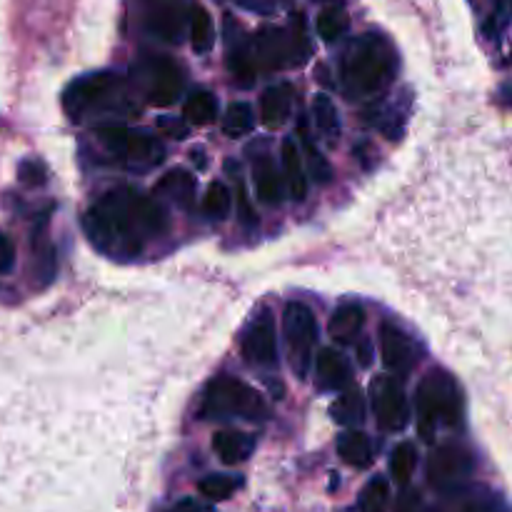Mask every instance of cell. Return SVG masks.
<instances>
[{"mask_svg":"<svg viewBox=\"0 0 512 512\" xmlns=\"http://www.w3.org/2000/svg\"><path fill=\"white\" fill-rule=\"evenodd\" d=\"M155 195H163L180 208L190 210L198 198V185H195L193 175L185 173V170H168L155 185Z\"/></svg>","mask_w":512,"mask_h":512,"instance_id":"ffe728a7","label":"cell"},{"mask_svg":"<svg viewBox=\"0 0 512 512\" xmlns=\"http://www.w3.org/2000/svg\"><path fill=\"white\" fill-rule=\"evenodd\" d=\"M163 512H215V510L210 508V505L200 503V500H195V498H183V500H178V503L170 505V508L163 510Z\"/></svg>","mask_w":512,"mask_h":512,"instance_id":"ab89813d","label":"cell"},{"mask_svg":"<svg viewBox=\"0 0 512 512\" xmlns=\"http://www.w3.org/2000/svg\"><path fill=\"white\" fill-rule=\"evenodd\" d=\"M253 185L255 198L263 205H280L288 193V183L285 175L280 173L278 165L270 158H258L253 165Z\"/></svg>","mask_w":512,"mask_h":512,"instance_id":"9a60e30c","label":"cell"},{"mask_svg":"<svg viewBox=\"0 0 512 512\" xmlns=\"http://www.w3.org/2000/svg\"><path fill=\"white\" fill-rule=\"evenodd\" d=\"M15 268V243L10 235L0 233V275H8Z\"/></svg>","mask_w":512,"mask_h":512,"instance_id":"8d00e7d4","label":"cell"},{"mask_svg":"<svg viewBox=\"0 0 512 512\" xmlns=\"http://www.w3.org/2000/svg\"><path fill=\"white\" fill-rule=\"evenodd\" d=\"M418 465V450L413 443H400L390 455V475L398 485H408Z\"/></svg>","mask_w":512,"mask_h":512,"instance_id":"d6a6232c","label":"cell"},{"mask_svg":"<svg viewBox=\"0 0 512 512\" xmlns=\"http://www.w3.org/2000/svg\"><path fill=\"white\" fill-rule=\"evenodd\" d=\"M510 10H512V0H510Z\"/></svg>","mask_w":512,"mask_h":512,"instance_id":"7bdbcfd3","label":"cell"},{"mask_svg":"<svg viewBox=\"0 0 512 512\" xmlns=\"http://www.w3.org/2000/svg\"><path fill=\"white\" fill-rule=\"evenodd\" d=\"M240 353L245 363L253 368L273 370L278 365V335H275V318L268 310H260L240 338Z\"/></svg>","mask_w":512,"mask_h":512,"instance_id":"8fae6325","label":"cell"},{"mask_svg":"<svg viewBox=\"0 0 512 512\" xmlns=\"http://www.w3.org/2000/svg\"><path fill=\"white\" fill-rule=\"evenodd\" d=\"M95 135L120 165L138 173H148L165 160V145L160 143V138H153L143 130L125 128V125H100Z\"/></svg>","mask_w":512,"mask_h":512,"instance_id":"5b68a950","label":"cell"},{"mask_svg":"<svg viewBox=\"0 0 512 512\" xmlns=\"http://www.w3.org/2000/svg\"><path fill=\"white\" fill-rule=\"evenodd\" d=\"M158 128L163 130L165 135H170V138H188V123H183V120L178 118H160L158 120Z\"/></svg>","mask_w":512,"mask_h":512,"instance_id":"f35d334b","label":"cell"},{"mask_svg":"<svg viewBox=\"0 0 512 512\" xmlns=\"http://www.w3.org/2000/svg\"><path fill=\"white\" fill-rule=\"evenodd\" d=\"M20 180H23V183H28V185L45 183L43 165H40L38 160H25V163L20 165Z\"/></svg>","mask_w":512,"mask_h":512,"instance_id":"74e56055","label":"cell"},{"mask_svg":"<svg viewBox=\"0 0 512 512\" xmlns=\"http://www.w3.org/2000/svg\"><path fill=\"white\" fill-rule=\"evenodd\" d=\"M255 435L243 433V430H218L213 435V450L225 465H240L255 453Z\"/></svg>","mask_w":512,"mask_h":512,"instance_id":"e0dca14e","label":"cell"},{"mask_svg":"<svg viewBox=\"0 0 512 512\" xmlns=\"http://www.w3.org/2000/svg\"><path fill=\"white\" fill-rule=\"evenodd\" d=\"M440 512H512L498 495L478 488H463L448 495V505Z\"/></svg>","mask_w":512,"mask_h":512,"instance_id":"d6986e66","label":"cell"},{"mask_svg":"<svg viewBox=\"0 0 512 512\" xmlns=\"http://www.w3.org/2000/svg\"><path fill=\"white\" fill-rule=\"evenodd\" d=\"M218 118V98L210 90L198 88L185 98L183 120L188 125H210Z\"/></svg>","mask_w":512,"mask_h":512,"instance_id":"484cf974","label":"cell"},{"mask_svg":"<svg viewBox=\"0 0 512 512\" xmlns=\"http://www.w3.org/2000/svg\"><path fill=\"white\" fill-rule=\"evenodd\" d=\"M235 193H238V218L243 220V223L248 225V228L258 225V213H255V208H253V205H250L248 193H245L243 180H235Z\"/></svg>","mask_w":512,"mask_h":512,"instance_id":"d590c367","label":"cell"},{"mask_svg":"<svg viewBox=\"0 0 512 512\" xmlns=\"http://www.w3.org/2000/svg\"><path fill=\"white\" fill-rule=\"evenodd\" d=\"M390 483L385 478H373L360 493V512H388Z\"/></svg>","mask_w":512,"mask_h":512,"instance_id":"836d02e7","label":"cell"},{"mask_svg":"<svg viewBox=\"0 0 512 512\" xmlns=\"http://www.w3.org/2000/svg\"><path fill=\"white\" fill-rule=\"evenodd\" d=\"M255 113L248 103H233L223 115V133L230 138H245L253 133Z\"/></svg>","mask_w":512,"mask_h":512,"instance_id":"f546056e","label":"cell"},{"mask_svg":"<svg viewBox=\"0 0 512 512\" xmlns=\"http://www.w3.org/2000/svg\"><path fill=\"white\" fill-rule=\"evenodd\" d=\"M253 55L258 70H283L288 65H300L308 60L310 55V43L305 38L303 28H275V25H268V28L258 30V35L253 38Z\"/></svg>","mask_w":512,"mask_h":512,"instance_id":"8992f818","label":"cell"},{"mask_svg":"<svg viewBox=\"0 0 512 512\" xmlns=\"http://www.w3.org/2000/svg\"><path fill=\"white\" fill-rule=\"evenodd\" d=\"M418 355V343L403 328L393 323L380 325V358H383L385 368L390 373L398 375V378L410 375L415 365H418Z\"/></svg>","mask_w":512,"mask_h":512,"instance_id":"7c38bea8","label":"cell"},{"mask_svg":"<svg viewBox=\"0 0 512 512\" xmlns=\"http://www.w3.org/2000/svg\"><path fill=\"white\" fill-rule=\"evenodd\" d=\"M313 120L315 128L325 135L328 140H335L340 135V115L338 108H335L333 98H328L325 93H318L313 100Z\"/></svg>","mask_w":512,"mask_h":512,"instance_id":"83f0119b","label":"cell"},{"mask_svg":"<svg viewBox=\"0 0 512 512\" xmlns=\"http://www.w3.org/2000/svg\"><path fill=\"white\" fill-rule=\"evenodd\" d=\"M188 20L190 15L183 13L180 3H158V8H153L150 13L148 23L158 38L168 40V43H180L185 28H188Z\"/></svg>","mask_w":512,"mask_h":512,"instance_id":"ac0fdd59","label":"cell"},{"mask_svg":"<svg viewBox=\"0 0 512 512\" xmlns=\"http://www.w3.org/2000/svg\"><path fill=\"white\" fill-rule=\"evenodd\" d=\"M230 208H233V195H230L228 185L220 183V180H213V183L208 185V190H205L203 213L208 215L210 220H225Z\"/></svg>","mask_w":512,"mask_h":512,"instance_id":"1f68e13d","label":"cell"},{"mask_svg":"<svg viewBox=\"0 0 512 512\" xmlns=\"http://www.w3.org/2000/svg\"><path fill=\"white\" fill-rule=\"evenodd\" d=\"M300 138H303L305 155H308V178L318 180V183H328V180L333 178V168H330L328 160L323 158V153L315 148L313 140L308 138V133H305V125H300Z\"/></svg>","mask_w":512,"mask_h":512,"instance_id":"e575fe53","label":"cell"},{"mask_svg":"<svg viewBox=\"0 0 512 512\" xmlns=\"http://www.w3.org/2000/svg\"><path fill=\"white\" fill-rule=\"evenodd\" d=\"M283 338L293 373L298 378H308L310 365L315 363V345H318V320L308 305L298 300L285 305Z\"/></svg>","mask_w":512,"mask_h":512,"instance_id":"52a82bcc","label":"cell"},{"mask_svg":"<svg viewBox=\"0 0 512 512\" xmlns=\"http://www.w3.org/2000/svg\"><path fill=\"white\" fill-rule=\"evenodd\" d=\"M413 505H418V500H415V495H405L403 503H400L398 512H415Z\"/></svg>","mask_w":512,"mask_h":512,"instance_id":"60d3db41","label":"cell"},{"mask_svg":"<svg viewBox=\"0 0 512 512\" xmlns=\"http://www.w3.org/2000/svg\"><path fill=\"white\" fill-rule=\"evenodd\" d=\"M420 430L425 440H433L438 428H458L463 423V395L448 370H430L415 393Z\"/></svg>","mask_w":512,"mask_h":512,"instance_id":"3957f363","label":"cell"},{"mask_svg":"<svg viewBox=\"0 0 512 512\" xmlns=\"http://www.w3.org/2000/svg\"><path fill=\"white\" fill-rule=\"evenodd\" d=\"M350 365L335 348H323L315 355V385L323 393H343L350 388Z\"/></svg>","mask_w":512,"mask_h":512,"instance_id":"5bb4252c","label":"cell"},{"mask_svg":"<svg viewBox=\"0 0 512 512\" xmlns=\"http://www.w3.org/2000/svg\"><path fill=\"white\" fill-rule=\"evenodd\" d=\"M120 90V78L110 70L103 73H90L83 78L73 80L63 93V110L70 120H83L85 115L105 108L108 100Z\"/></svg>","mask_w":512,"mask_h":512,"instance_id":"ba28073f","label":"cell"},{"mask_svg":"<svg viewBox=\"0 0 512 512\" xmlns=\"http://www.w3.org/2000/svg\"><path fill=\"white\" fill-rule=\"evenodd\" d=\"M338 455L350 465V468L365 470L373 465V443L360 430H345L338 438Z\"/></svg>","mask_w":512,"mask_h":512,"instance_id":"603a6c76","label":"cell"},{"mask_svg":"<svg viewBox=\"0 0 512 512\" xmlns=\"http://www.w3.org/2000/svg\"><path fill=\"white\" fill-rule=\"evenodd\" d=\"M325 3H333V0H325Z\"/></svg>","mask_w":512,"mask_h":512,"instance_id":"b9f144b4","label":"cell"},{"mask_svg":"<svg viewBox=\"0 0 512 512\" xmlns=\"http://www.w3.org/2000/svg\"><path fill=\"white\" fill-rule=\"evenodd\" d=\"M190 20H188V30H190V45L198 55H205L213 50L215 45V23L210 18L208 10L203 5H193L190 8Z\"/></svg>","mask_w":512,"mask_h":512,"instance_id":"4316f807","label":"cell"},{"mask_svg":"<svg viewBox=\"0 0 512 512\" xmlns=\"http://www.w3.org/2000/svg\"><path fill=\"white\" fill-rule=\"evenodd\" d=\"M183 93V70L170 58L153 60L148 83V100L158 108H170Z\"/></svg>","mask_w":512,"mask_h":512,"instance_id":"4fadbf2b","label":"cell"},{"mask_svg":"<svg viewBox=\"0 0 512 512\" xmlns=\"http://www.w3.org/2000/svg\"><path fill=\"white\" fill-rule=\"evenodd\" d=\"M228 68L233 73V78L238 80L243 88L253 85L255 73H258V65H255V55H253V40H238L230 38V50H228Z\"/></svg>","mask_w":512,"mask_h":512,"instance_id":"d4e9b609","label":"cell"},{"mask_svg":"<svg viewBox=\"0 0 512 512\" xmlns=\"http://www.w3.org/2000/svg\"><path fill=\"white\" fill-rule=\"evenodd\" d=\"M280 158H283V175L288 183L290 195L295 200H303L308 195V168L303 165V155H300L298 143L293 138L283 140L280 148Z\"/></svg>","mask_w":512,"mask_h":512,"instance_id":"7402d4cb","label":"cell"},{"mask_svg":"<svg viewBox=\"0 0 512 512\" xmlns=\"http://www.w3.org/2000/svg\"><path fill=\"white\" fill-rule=\"evenodd\" d=\"M83 230L100 253L133 258L145 243L168 233V215L158 200L123 185L100 195L85 210Z\"/></svg>","mask_w":512,"mask_h":512,"instance_id":"6da1fadb","label":"cell"},{"mask_svg":"<svg viewBox=\"0 0 512 512\" xmlns=\"http://www.w3.org/2000/svg\"><path fill=\"white\" fill-rule=\"evenodd\" d=\"M365 325V310L358 303L340 305L328 323L330 338L338 345H353Z\"/></svg>","mask_w":512,"mask_h":512,"instance_id":"44dd1931","label":"cell"},{"mask_svg":"<svg viewBox=\"0 0 512 512\" xmlns=\"http://www.w3.org/2000/svg\"><path fill=\"white\" fill-rule=\"evenodd\" d=\"M348 28H350L348 13H345L343 8H338V5L325 8L323 13L318 15V23H315V30H318L320 40H325V43H335V40H340L345 33H348Z\"/></svg>","mask_w":512,"mask_h":512,"instance_id":"f1b7e54d","label":"cell"},{"mask_svg":"<svg viewBox=\"0 0 512 512\" xmlns=\"http://www.w3.org/2000/svg\"><path fill=\"white\" fill-rule=\"evenodd\" d=\"M370 405H373L375 420L385 433H400L410 423V405L405 398L403 385L395 375H378L370 383Z\"/></svg>","mask_w":512,"mask_h":512,"instance_id":"30bf717a","label":"cell"},{"mask_svg":"<svg viewBox=\"0 0 512 512\" xmlns=\"http://www.w3.org/2000/svg\"><path fill=\"white\" fill-rule=\"evenodd\" d=\"M268 413L270 410L263 395L253 385H248L240 378H233V375H218V378L210 380L198 410V415L203 420L240 418L250 420V423L265 420Z\"/></svg>","mask_w":512,"mask_h":512,"instance_id":"277c9868","label":"cell"},{"mask_svg":"<svg viewBox=\"0 0 512 512\" xmlns=\"http://www.w3.org/2000/svg\"><path fill=\"white\" fill-rule=\"evenodd\" d=\"M475 470L473 453L463 445H440L433 450L428 460V483L433 485L438 493L453 495L458 490L468 488V480Z\"/></svg>","mask_w":512,"mask_h":512,"instance_id":"9c48e42d","label":"cell"},{"mask_svg":"<svg viewBox=\"0 0 512 512\" xmlns=\"http://www.w3.org/2000/svg\"><path fill=\"white\" fill-rule=\"evenodd\" d=\"M398 75V53L383 33H363L345 48L340 83L350 98H373Z\"/></svg>","mask_w":512,"mask_h":512,"instance_id":"7a4b0ae2","label":"cell"},{"mask_svg":"<svg viewBox=\"0 0 512 512\" xmlns=\"http://www.w3.org/2000/svg\"><path fill=\"white\" fill-rule=\"evenodd\" d=\"M243 485V478L240 475H223V473H213L208 478H203L198 483V490L203 498L213 500V503H220V500H228L235 490H240Z\"/></svg>","mask_w":512,"mask_h":512,"instance_id":"4dcf8cb0","label":"cell"},{"mask_svg":"<svg viewBox=\"0 0 512 512\" xmlns=\"http://www.w3.org/2000/svg\"><path fill=\"white\" fill-rule=\"evenodd\" d=\"M330 418L335 420L343 428H358L365 420V398L355 385H350L348 390L338 395L330 405Z\"/></svg>","mask_w":512,"mask_h":512,"instance_id":"cb8c5ba5","label":"cell"},{"mask_svg":"<svg viewBox=\"0 0 512 512\" xmlns=\"http://www.w3.org/2000/svg\"><path fill=\"white\" fill-rule=\"evenodd\" d=\"M293 85L290 83H278L270 85L268 90L260 98V123L265 128L275 130L290 118V110H293Z\"/></svg>","mask_w":512,"mask_h":512,"instance_id":"2e32d148","label":"cell"}]
</instances>
